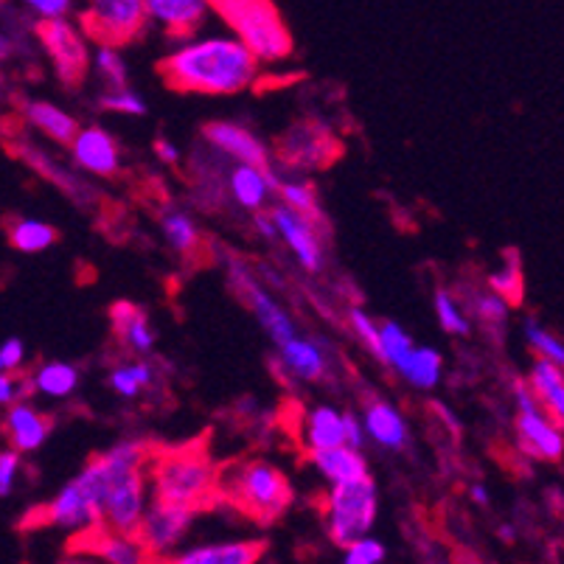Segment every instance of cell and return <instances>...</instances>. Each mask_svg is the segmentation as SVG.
Returning a JSON list of instances; mask_svg holds the SVG:
<instances>
[{"label": "cell", "instance_id": "816d5d0a", "mask_svg": "<svg viewBox=\"0 0 564 564\" xmlns=\"http://www.w3.org/2000/svg\"><path fill=\"white\" fill-rule=\"evenodd\" d=\"M155 155L161 158L163 163H169V166H174V163L181 161V152H177V147L169 141H163V138H158L155 141Z\"/></svg>", "mask_w": 564, "mask_h": 564}, {"label": "cell", "instance_id": "11a10c76", "mask_svg": "<svg viewBox=\"0 0 564 564\" xmlns=\"http://www.w3.org/2000/svg\"><path fill=\"white\" fill-rule=\"evenodd\" d=\"M63 564H101L99 558H94V556H87V553H74L70 551V556L65 558Z\"/></svg>", "mask_w": 564, "mask_h": 564}, {"label": "cell", "instance_id": "3957f363", "mask_svg": "<svg viewBox=\"0 0 564 564\" xmlns=\"http://www.w3.org/2000/svg\"><path fill=\"white\" fill-rule=\"evenodd\" d=\"M217 495L256 525H273L292 506L290 478L264 458H236L219 466Z\"/></svg>", "mask_w": 564, "mask_h": 564}, {"label": "cell", "instance_id": "8fae6325", "mask_svg": "<svg viewBox=\"0 0 564 564\" xmlns=\"http://www.w3.org/2000/svg\"><path fill=\"white\" fill-rule=\"evenodd\" d=\"M343 147L335 132L321 121H299L279 138V161L292 172H315L340 158Z\"/></svg>", "mask_w": 564, "mask_h": 564}, {"label": "cell", "instance_id": "f6af8a7d", "mask_svg": "<svg viewBox=\"0 0 564 564\" xmlns=\"http://www.w3.org/2000/svg\"><path fill=\"white\" fill-rule=\"evenodd\" d=\"M343 564H382L384 562V545L373 536H362V540L351 542L348 547H343Z\"/></svg>", "mask_w": 564, "mask_h": 564}, {"label": "cell", "instance_id": "30bf717a", "mask_svg": "<svg viewBox=\"0 0 564 564\" xmlns=\"http://www.w3.org/2000/svg\"><path fill=\"white\" fill-rule=\"evenodd\" d=\"M228 281L234 284V290L239 292V299L248 304V310L253 312V317L259 321L261 329L267 332V337L275 343V348H281L284 343H290L292 337L299 335L290 312L273 299V292L267 290V286L250 273V267L245 264V261L239 259L228 261Z\"/></svg>", "mask_w": 564, "mask_h": 564}, {"label": "cell", "instance_id": "603a6c76", "mask_svg": "<svg viewBox=\"0 0 564 564\" xmlns=\"http://www.w3.org/2000/svg\"><path fill=\"white\" fill-rule=\"evenodd\" d=\"M301 444L306 447V453L348 444L346 410H337L335 404H315L306 410L301 419Z\"/></svg>", "mask_w": 564, "mask_h": 564}, {"label": "cell", "instance_id": "ffe728a7", "mask_svg": "<svg viewBox=\"0 0 564 564\" xmlns=\"http://www.w3.org/2000/svg\"><path fill=\"white\" fill-rule=\"evenodd\" d=\"M281 174L273 169H259L250 163H234L228 174V194L245 212H264L270 194L279 192Z\"/></svg>", "mask_w": 564, "mask_h": 564}, {"label": "cell", "instance_id": "52a82bcc", "mask_svg": "<svg viewBox=\"0 0 564 564\" xmlns=\"http://www.w3.org/2000/svg\"><path fill=\"white\" fill-rule=\"evenodd\" d=\"M517 444L525 455L558 464L564 458V427L540 404L528 379L514 382Z\"/></svg>", "mask_w": 564, "mask_h": 564}, {"label": "cell", "instance_id": "6da1fadb", "mask_svg": "<svg viewBox=\"0 0 564 564\" xmlns=\"http://www.w3.org/2000/svg\"><path fill=\"white\" fill-rule=\"evenodd\" d=\"M163 85L177 94L236 96L259 82L261 59L236 37H197L158 63Z\"/></svg>", "mask_w": 564, "mask_h": 564}, {"label": "cell", "instance_id": "9a60e30c", "mask_svg": "<svg viewBox=\"0 0 564 564\" xmlns=\"http://www.w3.org/2000/svg\"><path fill=\"white\" fill-rule=\"evenodd\" d=\"M203 138L214 152L230 158L234 163L273 169V155L267 150V143L256 138L248 127L234 124V121H208L203 127Z\"/></svg>", "mask_w": 564, "mask_h": 564}, {"label": "cell", "instance_id": "7dc6e473", "mask_svg": "<svg viewBox=\"0 0 564 564\" xmlns=\"http://www.w3.org/2000/svg\"><path fill=\"white\" fill-rule=\"evenodd\" d=\"M20 455L14 447L0 449V497H9L14 491V484H18V471H20Z\"/></svg>", "mask_w": 564, "mask_h": 564}, {"label": "cell", "instance_id": "5bb4252c", "mask_svg": "<svg viewBox=\"0 0 564 564\" xmlns=\"http://www.w3.org/2000/svg\"><path fill=\"white\" fill-rule=\"evenodd\" d=\"M70 547H76L74 553H87V556L99 558L101 564H155L152 553L143 547L135 533L112 531L107 525H96L85 533H76Z\"/></svg>", "mask_w": 564, "mask_h": 564}, {"label": "cell", "instance_id": "d6a6232c", "mask_svg": "<svg viewBox=\"0 0 564 564\" xmlns=\"http://www.w3.org/2000/svg\"><path fill=\"white\" fill-rule=\"evenodd\" d=\"M281 197V203L292 212H299L301 217L312 219L317 228L326 230V217H323V208H321V199H317L315 186L304 177H281V186L275 192Z\"/></svg>", "mask_w": 564, "mask_h": 564}, {"label": "cell", "instance_id": "8d00e7d4", "mask_svg": "<svg viewBox=\"0 0 564 564\" xmlns=\"http://www.w3.org/2000/svg\"><path fill=\"white\" fill-rule=\"evenodd\" d=\"M522 329H525L528 346H531V351L536 354L540 360H547V362H553V366L564 368V340L562 337H556L553 332H547L545 326H542L540 321H533V317H528V321L522 323Z\"/></svg>", "mask_w": 564, "mask_h": 564}, {"label": "cell", "instance_id": "681fc988", "mask_svg": "<svg viewBox=\"0 0 564 564\" xmlns=\"http://www.w3.org/2000/svg\"><path fill=\"white\" fill-rule=\"evenodd\" d=\"M346 441H348V444H351V447H357V449L366 447V441H368L366 424H362L360 415L351 413V410H346Z\"/></svg>", "mask_w": 564, "mask_h": 564}, {"label": "cell", "instance_id": "e575fe53", "mask_svg": "<svg viewBox=\"0 0 564 564\" xmlns=\"http://www.w3.org/2000/svg\"><path fill=\"white\" fill-rule=\"evenodd\" d=\"M379 337H382V360L379 362L391 368V371H399L402 362L410 357V351L415 348L413 337H410L397 321L379 323Z\"/></svg>", "mask_w": 564, "mask_h": 564}, {"label": "cell", "instance_id": "c3c4849f", "mask_svg": "<svg viewBox=\"0 0 564 564\" xmlns=\"http://www.w3.org/2000/svg\"><path fill=\"white\" fill-rule=\"evenodd\" d=\"M25 366V343L20 337H9L0 343V371L20 373Z\"/></svg>", "mask_w": 564, "mask_h": 564}, {"label": "cell", "instance_id": "44dd1931", "mask_svg": "<svg viewBox=\"0 0 564 564\" xmlns=\"http://www.w3.org/2000/svg\"><path fill=\"white\" fill-rule=\"evenodd\" d=\"M51 430H54V422L48 419V413L37 410L25 399L7 408V415H3V433L18 453H37L48 441Z\"/></svg>", "mask_w": 564, "mask_h": 564}, {"label": "cell", "instance_id": "db71d44e", "mask_svg": "<svg viewBox=\"0 0 564 564\" xmlns=\"http://www.w3.org/2000/svg\"><path fill=\"white\" fill-rule=\"evenodd\" d=\"M469 497H471V502H478V506H486V502H489V489H486V486H471L469 489Z\"/></svg>", "mask_w": 564, "mask_h": 564}, {"label": "cell", "instance_id": "4316f807", "mask_svg": "<svg viewBox=\"0 0 564 564\" xmlns=\"http://www.w3.org/2000/svg\"><path fill=\"white\" fill-rule=\"evenodd\" d=\"M23 118L25 124L34 127L37 132H43L45 138H51L54 143H63L70 147V141L79 132V121L70 116L68 110H63L59 105L48 99H29L23 105Z\"/></svg>", "mask_w": 564, "mask_h": 564}, {"label": "cell", "instance_id": "836d02e7", "mask_svg": "<svg viewBox=\"0 0 564 564\" xmlns=\"http://www.w3.org/2000/svg\"><path fill=\"white\" fill-rule=\"evenodd\" d=\"M152 384H155V366L147 360L118 362L110 371V388L121 399L141 397V391H147Z\"/></svg>", "mask_w": 564, "mask_h": 564}, {"label": "cell", "instance_id": "b9f144b4", "mask_svg": "<svg viewBox=\"0 0 564 564\" xmlns=\"http://www.w3.org/2000/svg\"><path fill=\"white\" fill-rule=\"evenodd\" d=\"M348 323H351L354 337H357V340H360L362 346H366L368 351L377 357V360H382V337H379V323L373 321L366 310H360V306H354V310L348 312Z\"/></svg>", "mask_w": 564, "mask_h": 564}, {"label": "cell", "instance_id": "7a4b0ae2", "mask_svg": "<svg viewBox=\"0 0 564 564\" xmlns=\"http://www.w3.org/2000/svg\"><path fill=\"white\" fill-rule=\"evenodd\" d=\"M152 444L124 438L85 464L76 475L101 511V525L135 533L147 514V480H150Z\"/></svg>", "mask_w": 564, "mask_h": 564}, {"label": "cell", "instance_id": "9c48e42d", "mask_svg": "<svg viewBox=\"0 0 564 564\" xmlns=\"http://www.w3.org/2000/svg\"><path fill=\"white\" fill-rule=\"evenodd\" d=\"M37 37L59 82L65 87H79L85 82L87 70L94 68L90 37L85 34V29L76 25L70 18L43 20V23H37Z\"/></svg>", "mask_w": 564, "mask_h": 564}, {"label": "cell", "instance_id": "7c38bea8", "mask_svg": "<svg viewBox=\"0 0 564 564\" xmlns=\"http://www.w3.org/2000/svg\"><path fill=\"white\" fill-rule=\"evenodd\" d=\"M197 514L199 511L192 509V506H177V502H166L152 497L135 536L143 542V547H147V551L152 553V558L158 562V558L172 556L174 547L186 540V533L192 531Z\"/></svg>", "mask_w": 564, "mask_h": 564}, {"label": "cell", "instance_id": "277c9868", "mask_svg": "<svg viewBox=\"0 0 564 564\" xmlns=\"http://www.w3.org/2000/svg\"><path fill=\"white\" fill-rule=\"evenodd\" d=\"M217 471L203 441L181 444L172 449H152L150 484L152 497L203 511L219 500Z\"/></svg>", "mask_w": 564, "mask_h": 564}, {"label": "cell", "instance_id": "4dcf8cb0", "mask_svg": "<svg viewBox=\"0 0 564 564\" xmlns=\"http://www.w3.org/2000/svg\"><path fill=\"white\" fill-rule=\"evenodd\" d=\"M397 373L419 391H433L444 373V357L433 346H415Z\"/></svg>", "mask_w": 564, "mask_h": 564}, {"label": "cell", "instance_id": "60d3db41", "mask_svg": "<svg viewBox=\"0 0 564 564\" xmlns=\"http://www.w3.org/2000/svg\"><path fill=\"white\" fill-rule=\"evenodd\" d=\"M471 312L478 321H484L486 326H502L509 321V301L497 295L495 290L489 292H475L471 295Z\"/></svg>", "mask_w": 564, "mask_h": 564}, {"label": "cell", "instance_id": "e0dca14e", "mask_svg": "<svg viewBox=\"0 0 564 564\" xmlns=\"http://www.w3.org/2000/svg\"><path fill=\"white\" fill-rule=\"evenodd\" d=\"M70 158L79 172L94 174V177H116L121 172V147L99 124L79 127L70 141Z\"/></svg>", "mask_w": 564, "mask_h": 564}, {"label": "cell", "instance_id": "bcb514c9", "mask_svg": "<svg viewBox=\"0 0 564 564\" xmlns=\"http://www.w3.org/2000/svg\"><path fill=\"white\" fill-rule=\"evenodd\" d=\"M29 393H32V384H29V377L23 371H0V408H12L14 402H20Z\"/></svg>", "mask_w": 564, "mask_h": 564}, {"label": "cell", "instance_id": "1f68e13d", "mask_svg": "<svg viewBox=\"0 0 564 564\" xmlns=\"http://www.w3.org/2000/svg\"><path fill=\"white\" fill-rule=\"evenodd\" d=\"M59 234H56L54 225L43 223V219L32 217H18L9 223V245L20 253H43L51 245H56Z\"/></svg>", "mask_w": 564, "mask_h": 564}, {"label": "cell", "instance_id": "d6986e66", "mask_svg": "<svg viewBox=\"0 0 564 564\" xmlns=\"http://www.w3.org/2000/svg\"><path fill=\"white\" fill-rule=\"evenodd\" d=\"M147 14L169 37L188 40L212 14V0H147Z\"/></svg>", "mask_w": 564, "mask_h": 564}, {"label": "cell", "instance_id": "ab89813d", "mask_svg": "<svg viewBox=\"0 0 564 564\" xmlns=\"http://www.w3.org/2000/svg\"><path fill=\"white\" fill-rule=\"evenodd\" d=\"M99 107L107 112H118V116H132V118L147 116V101H143L132 87L105 90V94L99 96Z\"/></svg>", "mask_w": 564, "mask_h": 564}, {"label": "cell", "instance_id": "ee69618b", "mask_svg": "<svg viewBox=\"0 0 564 564\" xmlns=\"http://www.w3.org/2000/svg\"><path fill=\"white\" fill-rule=\"evenodd\" d=\"M25 12L37 18V23L43 20H63L79 9V0H18Z\"/></svg>", "mask_w": 564, "mask_h": 564}, {"label": "cell", "instance_id": "ba28073f", "mask_svg": "<svg viewBox=\"0 0 564 564\" xmlns=\"http://www.w3.org/2000/svg\"><path fill=\"white\" fill-rule=\"evenodd\" d=\"M150 23L147 0H85L79 25L99 45H127Z\"/></svg>", "mask_w": 564, "mask_h": 564}, {"label": "cell", "instance_id": "74e56055", "mask_svg": "<svg viewBox=\"0 0 564 564\" xmlns=\"http://www.w3.org/2000/svg\"><path fill=\"white\" fill-rule=\"evenodd\" d=\"M433 306H435V317H438L441 329L447 332V335H455V337L469 335L471 332L469 317H466V312L460 310L458 299H455L453 292L444 290V286H438L433 295Z\"/></svg>", "mask_w": 564, "mask_h": 564}, {"label": "cell", "instance_id": "7bdbcfd3", "mask_svg": "<svg viewBox=\"0 0 564 564\" xmlns=\"http://www.w3.org/2000/svg\"><path fill=\"white\" fill-rule=\"evenodd\" d=\"M25 158H29V163H32L34 169H40L45 177H51L54 183H63V188H68V194H79V188L82 192H90V186H87L85 181L79 183V177H74L70 172H65L63 166H56V163L51 161L48 155H43V152L32 150V152H25Z\"/></svg>", "mask_w": 564, "mask_h": 564}, {"label": "cell", "instance_id": "f35d334b", "mask_svg": "<svg viewBox=\"0 0 564 564\" xmlns=\"http://www.w3.org/2000/svg\"><path fill=\"white\" fill-rule=\"evenodd\" d=\"M489 290L502 295L509 304H517V301L522 299V267L514 253H511V259L506 256L500 270H495V273L489 275Z\"/></svg>", "mask_w": 564, "mask_h": 564}, {"label": "cell", "instance_id": "5b68a950", "mask_svg": "<svg viewBox=\"0 0 564 564\" xmlns=\"http://www.w3.org/2000/svg\"><path fill=\"white\" fill-rule=\"evenodd\" d=\"M212 12L264 63H284L295 51L290 25L273 0H212Z\"/></svg>", "mask_w": 564, "mask_h": 564}, {"label": "cell", "instance_id": "484cf974", "mask_svg": "<svg viewBox=\"0 0 564 564\" xmlns=\"http://www.w3.org/2000/svg\"><path fill=\"white\" fill-rule=\"evenodd\" d=\"M110 323L121 346L132 354H150L155 348V329H152L150 315L132 301H116L110 310Z\"/></svg>", "mask_w": 564, "mask_h": 564}, {"label": "cell", "instance_id": "d590c367", "mask_svg": "<svg viewBox=\"0 0 564 564\" xmlns=\"http://www.w3.org/2000/svg\"><path fill=\"white\" fill-rule=\"evenodd\" d=\"M94 70L99 74V79L105 82L110 90L116 87H130V68H127V59L121 56L118 45H96L94 51Z\"/></svg>", "mask_w": 564, "mask_h": 564}, {"label": "cell", "instance_id": "cb8c5ba5", "mask_svg": "<svg viewBox=\"0 0 564 564\" xmlns=\"http://www.w3.org/2000/svg\"><path fill=\"white\" fill-rule=\"evenodd\" d=\"M306 460H310L312 469L332 486L348 484V480L371 475L362 449L351 447V444H340V447L329 449H312V453H306Z\"/></svg>", "mask_w": 564, "mask_h": 564}, {"label": "cell", "instance_id": "f5cc1de1", "mask_svg": "<svg viewBox=\"0 0 564 564\" xmlns=\"http://www.w3.org/2000/svg\"><path fill=\"white\" fill-rule=\"evenodd\" d=\"M14 54V37L9 32H0V63Z\"/></svg>", "mask_w": 564, "mask_h": 564}, {"label": "cell", "instance_id": "7402d4cb", "mask_svg": "<svg viewBox=\"0 0 564 564\" xmlns=\"http://www.w3.org/2000/svg\"><path fill=\"white\" fill-rule=\"evenodd\" d=\"M261 553H264V542L259 540H223L172 553L166 558H158L155 564H256Z\"/></svg>", "mask_w": 564, "mask_h": 564}, {"label": "cell", "instance_id": "ac0fdd59", "mask_svg": "<svg viewBox=\"0 0 564 564\" xmlns=\"http://www.w3.org/2000/svg\"><path fill=\"white\" fill-rule=\"evenodd\" d=\"M362 424H366L368 438L377 444L379 449L388 453H404L410 447V427L402 410L393 408L391 402H384L379 397H366L362 404Z\"/></svg>", "mask_w": 564, "mask_h": 564}, {"label": "cell", "instance_id": "f546056e", "mask_svg": "<svg viewBox=\"0 0 564 564\" xmlns=\"http://www.w3.org/2000/svg\"><path fill=\"white\" fill-rule=\"evenodd\" d=\"M161 230L169 248L181 256H197L199 245H203V230H199L197 219L186 214L183 208H163L161 214Z\"/></svg>", "mask_w": 564, "mask_h": 564}, {"label": "cell", "instance_id": "2e32d148", "mask_svg": "<svg viewBox=\"0 0 564 564\" xmlns=\"http://www.w3.org/2000/svg\"><path fill=\"white\" fill-rule=\"evenodd\" d=\"M40 522H48L56 528H68L74 533H85L90 528L101 525V511L96 500L87 495L85 486L79 480H70L63 489L56 491L54 500L43 506L40 511Z\"/></svg>", "mask_w": 564, "mask_h": 564}, {"label": "cell", "instance_id": "4fadbf2b", "mask_svg": "<svg viewBox=\"0 0 564 564\" xmlns=\"http://www.w3.org/2000/svg\"><path fill=\"white\" fill-rule=\"evenodd\" d=\"M270 214H273V223L275 228H279V239H284V245L292 250V256L299 259V264L304 267L306 273H321L323 264H326L323 228H317L312 219L301 217L299 212L286 208L284 203L273 205Z\"/></svg>", "mask_w": 564, "mask_h": 564}, {"label": "cell", "instance_id": "8992f818", "mask_svg": "<svg viewBox=\"0 0 564 564\" xmlns=\"http://www.w3.org/2000/svg\"><path fill=\"white\" fill-rule=\"evenodd\" d=\"M379 514V489L371 475L348 484H337L326 491L323 500V522L326 533L337 547L368 536Z\"/></svg>", "mask_w": 564, "mask_h": 564}, {"label": "cell", "instance_id": "f907efd6", "mask_svg": "<svg viewBox=\"0 0 564 564\" xmlns=\"http://www.w3.org/2000/svg\"><path fill=\"white\" fill-rule=\"evenodd\" d=\"M253 225H256V230L264 236V239H279V228H275L273 214H270V212H256L253 214Z\"/></svg>", "mask_w": 564, "mask_h": 564}, {"label": "cell", "instance_id": "d4e9b609", "mask_svg": "<svg viewBox=\"0 0 564 564\" xmlns=\"http://www.w3.org/2000/svg\"><path fill=\"white\" fill-rule=\"evenodd\" d=\"M281 357V371L286 379H299V382H317L329 371V360L326 351L317 340L312 337H292L290 343L279 348Z\"/></svg>", "mask_w": 564, "mask_h": 564}, {"label": "cell", "instance_id": "83f0119b", "mask_svg": "<svg viewBox=\"0 0 564 564\" xmlns=\"http://www.w3.org/2000/svg\"><path fill=\"white\" fill-rule=\"evenodd\" d=\"M29 377V384H32V393H40V397L48 399H68L70 393L79 388V368L74 362L65 360H51L40 362L34 371L25 373Z\"/></svg>", "mask_w": 564, "mask_h": 564}, {"label": "cell", "instance_id": "f1b7e54d", "mask_svg": "<svg viewBox=\"0 0 564 564\" xmlns=\"http://www.w3.org/2000/svg\"><path fill=\"white\" fill-rule=\"evenodd\" d=\"M528 384L536 393L542 408L564 427V368L536 357V362L531 366V373H528Z\"/></svg>", "mask_w": 564, "mask_h": 564}]
</instances>
